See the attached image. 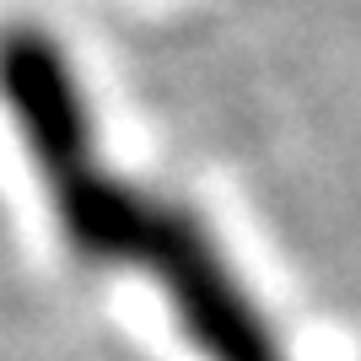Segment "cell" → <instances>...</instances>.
<instances>
[{
	"label": "cell",
	"mask_w": 361,
	"mask_h": 361,
	"mask_svg": "<svg viewBox=\"0 0 361 361\" xmlns=\"http://www.w3.org/2000/svg\"><path fill=\"white\" fill-rule=\"evenodd\" d=\"M0 108L44 183L60 243L87 270H135L205 361H286L264 307L183 200L114 173L71 49L38 22L0 27Z\"/></svg>",
	"instance_id": "6da1fadb"
}]
</instances>
